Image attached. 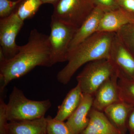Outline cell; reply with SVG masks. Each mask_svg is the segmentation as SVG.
I'll use <instances>...</instances> for the list:
<instances>
[{"instance_id": "obj_12", "label": "cell", "mask_w": 134, "mask_h": 134, "mask_svg": "<svg viewBox=\"0 0 134 134\" xmlns=\"http://www.w3.org/2000/svg\"><path fill=\"white\" fill-rule=\"evenodd\" d=\"M134 23V18L121 8L104 12L97 32H116L122 26Z\"/></svg>"}, {"instance_id": "obj_29", "label": "cell", "mask_w": 134, "mask_h": 134, "mask_svg": "<svg viewBox=\"0 0 134 134\" xmlns=\"http://www.w3.org/2000/svg\"></svg>"}, {"instance_id": "obj_7", "label": "cell", "mask_w": 134, "mask_h": 134, "mask_svg": "<svg viewBox=\"0 0 134 134\" xmlns=\"http://www.w3.org/2000/svg\"><path fill=\"white\" fill-rule=\"evenodd\" d=\"M23 24V21L14 12L9 16L0 19V50L5 59L13 58L19 52V46L15 39Z\"/></svg>"}, {"instance_id": "obj_24", "label": "cell", "mask_w": 134, "mask_h": 134, "mask_svg": "<svg viewBox=\"0 0 134 134\" xmlns=\"http://www.w3.org/2000/svg\"><path fill=\"white\" fill-rule=\"evenodd\" d=\"M119 7L134 18V0H118Z\"/></svg>"}, {"instance_id": "obj_16", "label": "cell", "mask_w": 134, "mask_h": 134, "mask_svg": "<svg viewBox=\"0 0 134 134\" xmlns=\"http://www.w3.org/2000/svg\"><path fill=\"white\" fill-rule=\"evenodd\" d=\"M82 96L81 87L77 83L67 94L62 104L59 107L57 114L54 118L63 121L68 119L79 105Z\"/></svg>"}, {"instance_id": "obj_26", "label": "cell", "mask_w": 134, "mask_h": 134, "mask_svg": "<svg viewBox=\"0 0 134 134\" xmlns=\"http://www.w3.org/2000/svg\"><path fill=\"white\" fill-rule=\"evenodd\" d=\"M41 1L43 2V4L49 3V4H52L54 6L60 0H41Z\"/></svg>"}, {"instance_id": "obj_3", "label": "cell", "mask_w": 134, "mask_h": 134, "mask_svg": "<svg viewBox=\"0 0 134 134\" xmlns=\"http://www.w3.org/2000/svg\"><path fill=\"white\" fill-rule=\"evenodd\" d=\"M8 120L9 121L31 120L44 117L51 106L49 99L30 100L16 86L10 94L7 104Z\"/></svg>"}, {"instance_id": "obj_11", "label": "cell", "mask_w": 134, "mask_h": 134, "mask_svg": "<svg viewBox=\"0 0 134 134\" xmlns=\"http://www.w3.org/2000/svg\"><path fill=\"white\" fill-rule=\"evenodd\" d=\"M104 13L100 9L96 7L94 8L81 26L77 30L70 44L68 55L80 43L97 32Z\"/></svg>"}, {"instance_id": "obj_15", "label": "cell", "mask_w": 134, "mask_h": 134, "mask_svg": "<svg viewBox=\"0 0 134 134\" xmlns=\"http://www.w3.org/2000/svg\"><path fill=\"white\" fill-rule=\"evenodd\" d=\"M46 126L45 117L31 120L9 121L7 134H45Z\"/></svg>"}, {"instance_id": "obj_27", "label": "cell", "mask_w": 134, "mask_h": 134, "mask_svg": "<svg viewBox=\"0 0 134 134\" xmlns=\"http://www.w3.org/2000/svg\"><path fill=\"white\" fill-rule=\"evenodd\" d=\"M11 1H18V0H11Z\"/></svg>"}, {"instance_id": "obj_18", "label": "cell", "mask_w": 134, "mask_h": 134, "mask_svg": "<svg viewBox=\"0 0 134 134\" xmlns=\"http://www.w3.org/2000/svg\"><path fill=\"white\" fill-rule=\"evenodd\" d=\"M118 87L120 100L134 107V80L120 76Z\"/></svg>"}, {"instance_id": "obj_5", "label": "cell", "mask_w": 134, "mask_h": 134, "mask_svg": "<svg viewBox=\"0 0 134 134\" xmlns=\"http://www.w3.org/2000/svg\"><path fill=\"white\" fill-rule=\"evenodd\" d=\"M51 18L79 29L95 8L91 0H60Z\"/></svg>"}, {"instance_id": "obj_14", "label": "cell", "mask_w": 134, "mask_h": 134, "mask_svg": "<svg viewBox=\"0 0 134 134\" xmlns=\"http://www.w3.org/2000/svg\"><path fill=\"white\" fill-rule=\"evenodd\" d=\"M133 107L120 100L107 107L103 112L121 134H126L128 118Z\"/></svg>"}, {"instance_id": "obj_10", "label": "cell", "mask_w": 134, "mask_h": 134, "mask_svg": "<svg viewBox=\"0 0 134 134\" xmlns=\"http://www.w3.org/2000/svg\"><path fill=\"white\" fill-rule=\"evenodd\" d=\"M93 99V96L83 93L79 105L67 119L66 124L72 134H81L88 126Z\"/></svg>"}, {"instance_id": "obj_1", "label": "cell", "mask_w": 134, "mask_h": 134, "mask_svg": "<svg viewBox=\"0 0 134 134\" xmlns=\"http://www.w3.org/2000/svg\"><path fill=\"white\" fill-rule=\"evenodd\" d=\"M53 65L49 36L33 29L28 42L19 46L16 55L0 62L1 93L11 81L23 76L35 67Z\"/></svg>"}, {"instance_id": "obj_22", "label": "cell", "mask_w": 134, "mask_h": 134, "mask_svg": "<svg viewBox=\"0 0 134 134\" xmlns=\"http://www.w3.org/2000/svg\"><path fill=\"white\" fill-rule=\"evenodd\" d=\"M95 6L104 12L113 11L119 8L118 0H91Z\"/></svg>"}, {"instance_id": "obj_21", "label": "cell", "mask_w": 134, "mask_h": 134, "mask_svg": "<svg viewBox=\"0 0 134 134\" xmlns=\"http://www.w3.org/2000/svg\"><path fill=\"white\" fill-rule=\"evenodd\" d=\"M22 0H0V18H5L10 15Z\"/></svg>"}, {"instance_id": "obj_23", "label": "cell", "mask_w": 134, "mask_h": 134, "mask_svg": "<svg viewBox=\"0 0 134 134\" xmlns=\"http://www.w3.org/2000/svg\"><path fill=\"white\" fill-rule=\"evenodd\" d=\"M2 98H1L0 99V134H7L8 123L7 105Z\"/></svg>"}, {"instance_id": "obj_28", "label": "cell", "mask_w": 134, "mask_h": 134, "mask_svg": "<svg viewBox=\"0 0 134 134\" xmlns=\"http://www.w3.org/2000/svg\"><path fill=\"white\" fill-rule=\"evenodd\" d=\"M45 134H47L46 133Z\"/></svg>"}, {"instance_id": "obj_4", "label": "cell", "mask_w": 134, "mask_h": 134, "mask_svg": "<svg viewBox=\"0 0 134 134\" xmlns=\"http://www.w3.org/2000/svg\"><path fill=\"white\" fill-rule=\"evenodd\" d=\"M116 74L111 61L102 59L88 63L76 79L82 93L93 96L99 87Z\"/></svg>"}, {"instance_id": "obj_8", "label": "cell", "mask_w": 134, "mask_h": 134, "mask_svg": "<svg viewBox=\"0 0 134 134\" xmlns=\"http://www.w3.org/2000/svg\"><path fill=\"white\" fill-rule=\"evenodd\" d=\"M108 59L114 66L119 77L134 79V56L126 48L115 32Z\"/></svg>"}, {"instance_id": "obj_25", "label": "cell", "mask_w": 134, "mask_h": 134, "mask_svg": "<svg viewBox=\"0 0 134 134\" xmlns=\"http://www.w3.org/2000/svg\"><path fill=\"white\" fill-rule=\"evenodd\" d=\"M127 128L129 134H134V107H133L130 113L127 122Z\"/></svg>"}, {"instance_id": "obj_20", "label": "cell", "mask_w": 134, "mask_h": 134, "mask_svg": "<svg viewBox=\"0 0 134 134\" xmlns=\"http://www.w3.org/2000/svg\"><path fill=\"white\" fill-rule=\"evenodd\" d=\"M47 134H72L66 122L51 116L46 117Z\"/></svg>"}, {"instance_id": "obj_9", "label": "cell", "mask_w": 134, "mask_h": 134, "mask_svg": "<svg viewBox=\"0 0 134 134\" xmlns=\"http://www.w3.org/2000/svg\"><path fill=\"white\" fill-rule=\"evenodd\" d=\"M119 76L116 74L106 81L93 96L92 108L103 111L107 107L120 100L118 87Z\"/></svg>"}, {"instance_id": "obj_13", "label": "cell", "mask_w": 134, "mask_h": 134, "mask_svg": "<svg viewBox=\"0 0 134 134\" xmlns=\"http://www.w3.org/2000/svg\"><path fill=\"white\" fill-rule=\"evenodd\" d=\"M88 126L81 134H121L104 113L92 108Z\"/></svg>"}, {"instance_id": "obj_17", "label": "cell", "mask_w": 134, "mask_h": 134, "mask_svg": "<svg viewBox=\"0 0 134 134\" xmlns=\"http://www.w3.org/2000/svg\"><path fill=\"white\" fill-rule=\"evenodd\" d=\"M43 4L41 0H22L14 12L24 22L32 18Z\"/></svg>"}, {"instance_id": "obj_6", "label": "cell", "mask_w": 134, "mask_h": 134, "mask_svg": "<svg viewBox=\"0 0 134 134\" xmlns=\"http://www.w3.org/2000/svg\"><path fill=\"white\" fill-rule=\"evenodd\" d=\"M50 26L52 63L67 61L70 44L78 29L52 18Z\"/></svg>"}, {"instance_id": "obj_2", "label": "cell", "mask_w": 134, "mask_h": 134, "mask_svg": "<svg viewBox=\"0 0 134 134\" xmlns=\"http://www.w3.org/2000/svg\"><path fill=\"white\" fill-rule=\"evenodd\" d=\"M115 33L97 32L80 43L69 54L68 64L57 75L58 81L66 84L77 70L85 63L108 59Z\"/></svg>"}, {"instance_id": "obj_19", "label": "cell", "mask_w": 134, "mask_h": 134, "mask_svg": "<svg viewBox=\"0 0 134 134\" xmlns=\"http://www.w3.org/2000/svg\"><path fill=\"white\" fill-rule=\"evenodd\" d=\"M115 33L126 48L134 56V23L124 25Z\"/></svg>"}]
</instances>
